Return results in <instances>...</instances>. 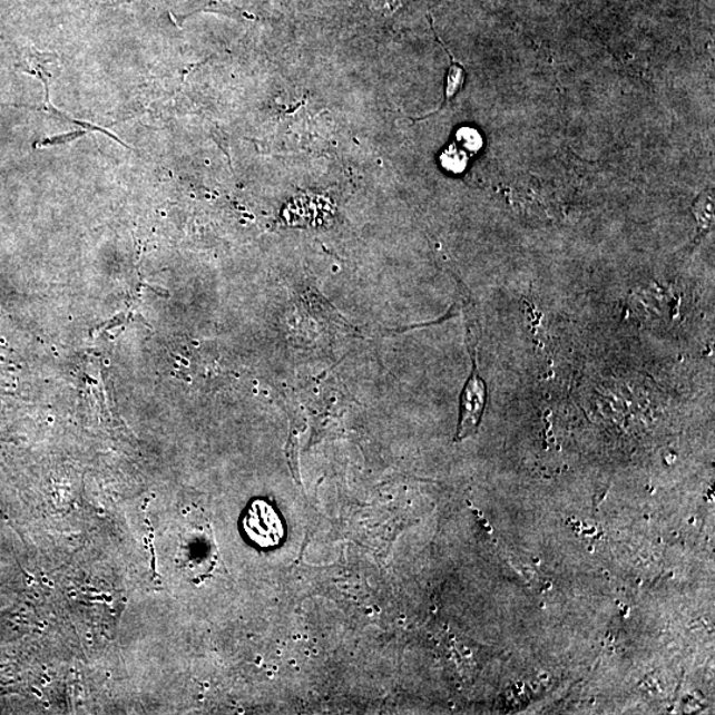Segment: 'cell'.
I'll use <instances>...</instances> for the list:
<instances>
[{"instance_id": "obj_2", "label": "cell", "mask_w": 715, "mask_h": 715, "mask_svg": "<svg viewBox=\"0 0 715 715\" xmlns=\"http://www.w3.org/2000/svg\"><path fill=\"white\" fill-rule=\"evenodd\" d=\"M487 384L483 382L473 360L471 376L462 390L460 399V419L456 441L464 440L479 429L483 410L487 405Z\"/></svg>"}, {"instance_id": "obj_5", "label": "cell", "mask_w": 715, "mask_h": 715, "mask_svg": "<svg viewBox=\"0 0 715 715\" xmlns=\"http://www.w3.org/2000/svg\"><path fill=\"white\" fill-rule=\"evenodd\" d=\"M86 135V131H77L75 135H66L60 137H55L52 139H47L43 145H53V144H66L67 141H72V139Z\"/></svg>"}, {"instance_id": "obj_4", "label": "cell", "mask_w": 715, "mask_h": 715, "mask_svg": "<svg viewBox=\"0 0 715 715\" xmlns=\"http://www.w3.org/2000/svg\"><path fill=\"white\" fill-rule=\"evenodd\" d=\"M699 226L707 229L713 224L714 198L713 194L707 192L699 196L694 207Z\"/></svg>"}, {"instance_id": "obj_3", "label": "cell", "mask_w": 715, "mask_h": 715, "mask_svg": "<svg viewBox=\"0 0 715 715\" xmlns=\"http://www.w3.org/2000/svg\"><path fill=\"white\" fill-rule=\"evenodd\" d=\"M466 71L459 62L452 61V66L448 69L445 87V100L450 101L452 97L458 95L464 86Z\"/></svg>"}, {"instance_id": "obj_1", "label": "cell", "mask_w": 715, "mask_h": 715, "mask_svg": "<svg viewBox=\"0 0 715 715\" xmlns=\"http://www.w3.org/2000/svg\"><path fill=\"white\" fill-rule=\"evenodd\" d=\"M243 528L251 541L261 548H275L283 541L285 535L282 518L268 502L263 500H256L249 505Z\"/></svg>"}]
</instances>
